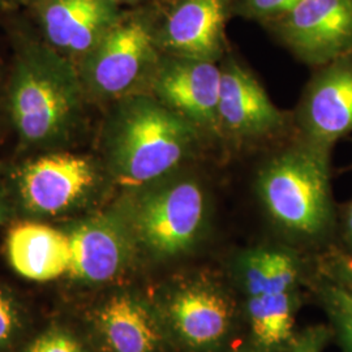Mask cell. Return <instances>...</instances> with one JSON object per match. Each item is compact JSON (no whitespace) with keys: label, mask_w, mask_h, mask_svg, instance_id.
I'll return each mask as SVG.
<instances>
[{"label":"cell","mask_w":352,"mask_h":352,"mask_svg":"<svg viewBox=\"0 0 352 352\" xmlns=\"http://www.w3.org/2000/svg\"><path fill=\"white\" fill-rule=\"evenodd\" d=\"M327 311L340 330V337L352 351V292L329 286L325 289Z\"/></svg>","instance_id":"obj_20"},{"label":"cell","mask_w":352,"mask_h":352,"mask_svg":"<svg viewBox=\"0 0 352 352\" xmlns=\"http://www.w3.org/2000/svg\"><path fill=\"white\" fill-rule=\"evenodd\" d=\"M13 62L6 84V115L25 153L69 149L81 133L89 103L77 67L41 38L14 24Z\"/></svg>","instance_id":"obj_1"},{"label":"cell","mask_w":352,"mask_h":352,"mask_svg":"<svg viewBox=\"0 0 352 352\" xmlns=\"http://www.w3.org/2000/svg\"><path fill=\"white\" fill-rule=\"evenodd\" d=\"M199 141L197 126L144 91L110 104L100 158L113 186L139 188L177 173Z\"/></svg>","instance_id":"obj_2"},{"label":"cell","mask_w":352,"mask_h":352,"mask_svg":"<svg viewBox=\"0 0 352 352\" xmlns=\"http://www.w3.org/2000/svg\"><path fill=\"white\" fill-rule=\"evenodd\" d=\"M60 227L71 245V264L65 278L77 286L111 283L138 257L131 231L115 205L65 221Z\"/></svg>","instance_id":"obj_7"},{"label":"cell","mask_w":352,"mask_h":352,"mask_svg":"<svg viewBox=\"0 0 352 352\" xmlns=\"http://www.w3.org/2000/svg\"><path fill=\"white\" fill-rule=\"evenodd\" d=\"M241 274L250 296L266 294L269 278V250L248 252L241 260Z\"/></svg>","instance_id":"obj_22"},{"label":"cell","mask_w":352,"mask_h":352,"mask_svg":"<svg viewBox=\"0 0 352 352\" xmlns=\"http://www.w3.org/2000/svg\"><path fill=\"white\" fill-rule=\"evenodd\" d=\"M23 352H91L88 342L74 329L52 324L26 343Z\"/></svg>","instance_id":"obj_19"},{"label":"cell","mask_w":352,"mask_h":352,"mask_svg":"<svg viewBox=\"0 0 352 352\" xmlns=\"http://www.w3.org/2000/svg\"><path fill=\"white\" fill-rule=\"evenodd\" d=\"M26 11L41 38L76 67L123 12L113 0H33Z\"/></svg>","instance_id":"obj_11"},{"label":"cell","mask_w":352,"mask_h":352,"mask_svg":"<svg viewBox=\"0 0 352 352\" xmlns=\"http://www.w3.org/2000/svg\"><path fill=\"white\" fill-rule=\"evenodd\" d=\"M113 205L126 221L138 254L166 260L188 251L200 238L208 202L201 183L177 171L124 189Z\"/></svg>","instance_id":"obj_4"},{"label":"cell","mask_w":352,"mask_h":352,"mask_svg":"<svg viewBox=\"0 0 352 352\" xmlns=\"http://www.w3.org/2000/svg\"><path fill=\"white\" fill-rule=\"evenodd\" d=\"M17 219L12 199L6 182V176L0 175V227L8 226Z\"/></svg>","instance_id":"obj_24"},{"label":"cell","mask_w":352,"mask_h":352,"mask_svg":"<svg viewBox=\"0 0 352 352\" xmlns=\"http://www.w3.org/2000/svg\"><path fill=\"white\" fill-rule=\"evenodd\" d=\"M6 84H7V78H4L1 67H0V122L6 116Z\"/></svg>","instance_id":"obj_27"},{"label":"cell","mask_w":352,"mask_h":352,"mask_svg":"<svg viewBox=\"0 0 352 352\" xmlns=\"http://www.w3.org/2000/svg\"><path fill=\"white\" fill-rule=\"evenodd\" d=\"M298 277V266L292 256L283 251L269 250V278L266 294L289 292Z\"/></svg>","instance_id":"obj_21"},{"label":"cell","mask_w":352,"mask_h":352,"mask_svg":"<svg viewBox=\"0 0 352 352\" xmlns=\"http://www.w3.org/2000/svg\"><path fill=\"white\" fill-rule=\"evenodd\" d=\"M4 176L17 219L42 222L71 221L97 210L113 186L100 157L69 149L33 154Z\"/></svg>","instance_id":"obj_3"},{"label":"cell","mask_w":352,"mask_h":352,"mask_svg":"<svg viewBox=\"0 0 352 352\" xmlns=\"http://www.w3.org/2000/svg\"><path fill=\"white\" fill-rule=\"evenodd\" d=\"M329 151L302 140L263 166L257 190L278 225L304 236L327 230L331 219Z\"/></svg>","instance_id":"obj_5"},{"label":"cell","mask_w":352,"mask_h":352,"mask_svg":"<svg viewBox=\"0 0 352 352\" xmlns=\"http://www.w3.org/2000/svg\"><path fill=\"white\" fill-rule=\"evenodd\" d=\"M33 0H0V10L3 11H17L26 10Z\"/></svg>","instance_id":"obj_26"},{"label":"cell","mask_w":352,"mask_h":352,"mask_svg":"<svg viewBox=\"0 0 352 352\" xmlns=\"http://www.w3.org/2000/svg\"><path fill=\"white\" fill-rule=\"evenodd\" d=\"M166 316L179 338L196 349L222 340L231 320L226 298L201 285L175 291L166 305Z\"/></svg>","instance_id":"obj_16"},{"label":"cell","mask_w":352,"mask_h":352,"mask_svg":"<svg viewBox=\"0 0 352 352\" xmlns=\"http://www.w3.org/2000/svg\"><path fill=\"white\" fill-rule=\"evenodd\" d=\"M230 10L231 0H168L161 11L151 10L161 54L218 63Z\"/></svg>","instance_id":"obj_9"},{"label":"cell","mask_w":352,"mask_h":352,"mask_svg":"<svg viewBox=\"0 0 352 352\" xmlns=\"http://www.w3.org/2000/svg\"><path fill=\"white\" fill-rule=\"evenodd\" d=\"M248 315L253 336L264 347H277L289 340L294 311L289 292L250 296Z\"/></svg>","instance_id":"obj_17"},{"label":"cell","mask_w":352,"mask_h":352,"mask_svg":"<svg viewBox=\"0 0 352 352\" xmlns=\"http://www.w3.org/2000/svg\"><path fill=\"white\" fill-rule=\"evenodd\" d=\"M221 69L219 131L234 139L254 140L269 136L285 126V115L245 67L228 56Z\"/></svg>","instance_id":"obj_14"},{"label":"cell","mask_w":352,"mask_h":352,"mask_svg":"<svg viewBox=\"0 0 352 352\" xmlns=\"http://www.w3.org/2000/svg\"><path fill=\"white\" fill-rule=\"evenodd\" d=\"M6 256L16 274L42 283L67 276L71 245L60 226L34 219H16L6 236Z\"/></svg>","instance_id":"obj_15"},{"label":"cell","mask_w":352,"mask_h":352,"mask_svg":"<svg viewBox=\"0 0 352 352\" xmlns=\"http://www.w3.org/2000/svg\"><path fill=\"white\" fill-rule=\"evenodd\" d=\"M221 64L161 55L145 93L186 118L200 131H219Z\"/></svg>","instance_id":"obj_10"},{"label":"cell","mask_w":352,"mask_h":352,"mask_svg":"<svg viewBox=\"0 0 352 352\" xmlns=\"http://www.w3.org/2000/svg\"><path fill=\"white\" fill-rule=\"evenodd\" d=\"M161 55L153 11H123L97 46L77 64L88 101L111 104L146 91Z\"/></svg>","instance_id":"obj_6"},{"label":"cell","mask_w":352,"mask_h":352,"mask_svg":"<svg viewBox=\"0 0 352 352\" xmlns=\"http://www.w3.org/2000/svg\"><path fill=\"white\" fill-rule=\"evenodd\" d=\"M269 23L305 63L322 67L352 55V0H302Z\"/></svg>","instance_id":"obj_8"},{"label":"cell","mask_w":352,"mask_h":352,"mask_svg":"<svg viewBox=\"0 0 352 352\" xmlns=\"http://www.w3.org/2000/svg\"><path fill=\"white\" fill-rule=\"evenodd\" d=\"M29 311L14 289L0 280V352L14 350L26 338Z\"/></svg>","instance_id":"obj_18"},{"label":"cell","mask_w":352,"mask_h":352,"mask_svg":"<svg viewBox=\"0 0 352 352\" xmlns=\"http://www.w3.org/2000/svg\"><path fill=\"white\" fill-rule=\"evenodd\" d=\"M346 230H347V236L352 243V202L347 208V213H346Z\"/></svg>","instance_id":"obj_28"},{"label":"cell","mask_w":352,"mask_h":352,"mask_svg":"<svg viewBox=\"0 0 352 352\" xmlns=\"http://www.w3.org/2000/svg\"><path fill=\"white\" fill-rule=\"evenodd\" d=\"M302 0H239V12L247 17L273 21L289 12Z\"/></svg>","instance_id":"obj_23"},{"label":"cell","mask_w":352,"mask_h":352,"mask_svg":"<svg viewBox=\"0 0 352 352\" xmlns=\"http://www.w3.org/2000/svg\"><path fill=\"white\" fill-rule=\"evenodd\" d=\"M324 342H325V331L316 329L312 331H308L302 340L296 342L295 347L291 350V352H321Z\"/></svg>","instance_id":"obj_25"},{"label":"cell","mask_w":352,"mask_h":352,"mask_svg":"<svg viewBox=\"0 0 352 352\" xmlns=\"http://www.w3.org/2000/svg\"><path fill=\"white\" fill-rule=\"evenodd\" d=\"M346 274H347V278H349V280L352 283V263L350 264L346 265Z\"/></svg>","instance_id":"obj_30"},{"label":"cell","mask_w":352,"mask_h":352,"mask_svg":"<svg viewBox=\"0 0 352 352\" xmlns=\"http://www.w3.org/2000/svg\"><path fill=\"white\" fill-rule=\"evenodd\" d=\"M299 126L308 142L331 148L352 132V55L325 64L311 80L299 106Z\"/></svg>","instance_id":"obj_13"},{"label":"cell","mask_w":352,"mask_h":352,"mask_svg":"<svg viewBox=\"0 0 352 352\" xmlns=\"http://www.w3.org/2000/svg\"><path fill=\"white\" fill-rule=\"evenodd\" d=\"M113 3H116L118 6H120V4H131V6H135V4H140V3H142V1H145V0H113Z\"/></svg>","instance_id":"obj_29"},{"label":"cell","mask_w":352,"mask_h":352,"mask_svg":"<svg viewBox=\"0 0 352 352\" xmlns=\"http://www.w3.org/2000/svg\"><path fill=\"white\" fill-rule=\"evenodd\" d=\"M91 340L102 352H161L164 318L135 291L120 289L102 298L88 312Z\"/></svg>","instance_id":"obj_12"}]
</instances>
